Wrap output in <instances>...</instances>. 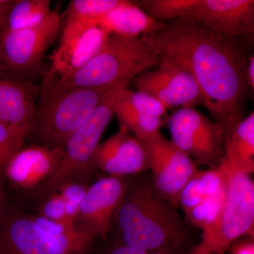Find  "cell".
Here are the masks:
<instances>
[{
	"label": "cell",
	"instance_id": "e0dca14e",
	"mask_svg": "<svg viewBox=\"0 0 254 254\" xmlns=\"http://www.w3.org/2000/svg\"><path fill=\"white\" fill-rule=\"evenodd\" d=\"M41 89L28 82L0 78V122L31 126Z\"/></svg>",
	"mask_w": 254,
	"mask_h": 254
},
{
	"label": "cell",
	"instance_id": "cb8c5ba5",
	"mask_svg": "<svg viewBox=\"0 0 254 254\" xmlns=\"http://www.w3.org/2000/svg\"><path fill=\"white\" fill-rule=\"evenodd\" d=\"M31 126H13L0 122V173L23 148Z\"/></svg>",
	"mask_w": 254,
	"mask_h": 254
},
{
	"label": "cell",
	"instance_id": "30bf717a",
	"mask_svg": "<svg viewBox=\"0 0 254 254\" xmlns=\"http://www.w3.org/2000/svg\"><path fill=\"white\" fill-rule=\"evenodd\" d=\"M144 147L153 185L173 208L180 207V196L197 170L192 159L159 131L138 140Z\"/></svg>",
	"mask_w": 254,
	"mask_h": 254
},
{
	"label": "cell",
	"instance_id": "4dcf8cb0",
	"mask_svg": "<svg viewBox=\"0 0 254 254\" xmlns=\"http://www.w3.org/2000/svg\"><path fill=\"white\" fill-rule=\"evenodd\" d=\"M5 201H6V195L0 182V212L4 210Z\"/></svg>",
	"mask_w": 254,
	"mask_h": 254
},
{
	"label": "cell",
	"instance_id": "5bb4252c",
	"mask_svg": "<svg viewBox=\"0 0 254 254\" xmlns=\"http://www.w3.org/2000/svg\"><path fill=\"white\" fill-rule=\"evenodd\" d=\"M92 168L109 175L123 177L144 173L148 158L141 142L125 128L100 143L92 159Z\"/></svg>",
	"mask_w": 254,
	"mask_h": 254
},
{
	"label": "cell",
	"instance_id": "7a4b0ae2",
	"mask_svg": "<svg viewBox=\"0 0 254 254\" xmlns=\"http://www.w3.org/2000/svg\"><path fill=\"white\" fill-rule=\"evenodd\" d=\"M175 209L148 182L127 187L117 213L123 245L150 252L178 245L184 227Z\"/></svg>",
	"mask_w": 254,
	"mask_h": 254
},
{
	"label": "cell",
	"instance_id": "ffe728a7",
	"mask_svg": "<svg viewBox=\"0 0 254 254\" xmlns=\"http://www.w3.org/2000/svg\"><path fill=\"white\" fill-rule=\"evenodd\" d=\"M50 0H15L7 17L6 29L16 30L35 26L53 10Z\"/></svg>",
	"mask_w": 254,
	"mask_h": 254
},
{
	"label": "cell",
	"instance_id": "5b68a950",
	"mask_svg": "<svg viewBox=\"0 0 254 254\" xmlns=\"http://www.w3.org/2000/svg\"><path fill=\"white\" fill-rule=\"evenodd\" d=\"M108 91L43 85L28 134L33 133L36 145L64 148L68 138L89 119Z\"/></svg>",
	"mask_w": 254,
	"mask_h": 254
},
{
	"label": "cell",
	"instance_id": "9a60e30c",
	"mask_svg": "<svg viewBox=\"0 0 254 254\" xmlns=\"http://www.w3.org/2000/svg\"><path fill=\"white\" fill-rule=\"evenodd\" d=\"M108 34L98 26L88 28L65 41L50 56V67L44 83L62 82L71 77L98 54Z\"/></svg>",
	"mask_w": 254,
	"mask_h": 254
},
{
	"label": "cell",
	"instance_id": "4316f807",
	"mask_svg": "<svg viewBox=\"0 0 254 254\" xmlns=\"http://www.w3.org/2000/svg\"><path fill=\"white\" fill-rule=\"evenodd\" d=\"M38 215L55 221H70L66 216L63 198L57 190L50 192L49 196L40 206Z\"/></svg>",
	"mask_w": 254,
	"mask_h": 254
},
{
	"label": "cell",
	"instance_id": "f546056e",
	"mask_svg": "<svg viewBox=\"0 0 254 254\" xmlns=\"http://www.w3.org/2000/svg\"><path fill=\"white\" fill-rule=\"evenodd\" d=\"M247 83L249 88H254V55L249 58L248 65H247Z\"/></svg>",
	"mask_w": 254,
	"mask_h": 254
},
{
	"label": "cell",
	"instance_id": "277c9868",
	"mask_svg": "<svg viewBox=\"0 0 254 254\" xmlns=\"http://www.w3.org/2000/svg\"><path fill=\"white\" fill-rule=\"evenodd\" d=\"M161 60L143 37L110 34L98 54L83 68L65 81L50 83L108 91L129 84L141 73L157 67Z\"/></svg>",
	"mask_w": 254,
	"mask_h": 254
},
{
	"label": "cell",
	"instance_id": "603a6c76",
	"mask_svg": "<svg viewBox=\"0 0 254 254\" xmlns=\"http://www.w3.org/2000/svg\"><path fill=\"white\" fill-rule=\"evenodd\" d=\"M115 115L118 116L120 127L125 128L141 140L158 133L162 125V119L153 115L137 113L128 110L115 109Z\"/></svg>",
	"mask_w": 254,
	"mask_h": 254
},
{
	"label": "cell",
	"instance_id": "52a82bcc",
	"mask_svg": "<svg viewBox=\"0 0 254 254\" xmlns=\"http://www.w3.org/2000/svg\"><path fill=\"white\" fill-rule=\"evenodd\" d=\"M95 237L81 230L58 236L40 226L33 216L0 213V254H83Z\"/></svg>",
	"mask_w": 254,
	"mask_h": 254
},
{
	"label": "cell",
	"instance_id": "ba28073f",
	"mask_svg": "<svg viewBox=\"0 0 254 254\" xmlns=\"http://www.w3.org/2000/svg\"><path fill=\"white\" fill-rule=\"evenodd\" d=\"M63 14L52 11L35 26L7 30L0 40V71L24 73L39 66L61 31Z\"/></svg>",
	"mask_w": 254,
	"mask_h": 254
},
{
	"label": "cell",
	"instance_id": "1f68e13d",
	"mask_svg": "<svg viewBox=\"0 0 254 254\" xmlns=\"http://www.w3.org/2000/svg\"><path fill=\"white\" fill-rule=\"evenodd\" d=\"M150 254H171V252H170V249L163 248L156 250V252H154V253Z\"/></svg>",
	"mask_w": 254,
	"mask_h": 254
},
{
	"label": "cell",
	"instance_id": "7402d4cb",
	"mask_svg": "<svg viewBox=\"0 0 254 254\" xmlns=\"http://www.w3.org/2000/svg\"><path fill=\"white\" fill-rule=\"evenodd\" d=\"M193 0H141L135 3L150 17L160 23L183 18Z\"/></svg>",
	"mask_w": 254,
	"mask_h": 254
},
{
	"label": "cell",
	"instance_id": "d4e9b609",
	"mask_svg": "<svg viewBox=\"0 0 254 254\" xmlns=\"http://www.w3.org/2000/svg\"><path fill=\"white\" fill-rule=\"evenodd\" d=\"M89 185H85L76 177L60 184L55 190L63 198L68 220L75 222L78 210Z\"/></svg>",
	"mask_w": 254,
	"mask_h": 254
},
{
	"label": "cell",
	"instance_id": "9c48e42d",
	"mask_svg": "<svg viewBox=\"0 0 254 254\" xmlns=\"http://www.w3.org/2000/svg\"><path fill=\"white\" fill-rule=\"evenodd\" d=\"M168 125L171 141L198 163L213 168L223 158V129L195 108L177 110L169 117Z\"/></svg>",
	"mask_w": 254,
	"mask_h": 254
},
{
	"label": "cell",
	"instance_id": "f1b7e54d",
	"mask_svg": "<svg viewBox=\"0 0 254 254\" xmlns=\"http://www.w3.org/2000/svg\"><path fill=\"white\" fill-rule=\"evenodd\" d=\"M232 254H254V242H242L232 244Z\"/></svg>",
	"mask_w": 254,
	"mask_h": 254
},
{
	"label": "cell",
	"instance_id": "3957f363",
	"mask_svg": "<svg viewBox=\"0 0 254 254\" xmlns=\"http://www.w3.org/2000/svg\"><path fill=\"white\" fill-rule=\"evenodd\" d=\"M223 182V203L202 229L199 244L188 254H224L242 235H254V184L230 148L217 165Z\"/></svg>",
	"mask_w": 254,
	"mask_h": 254
},
{
	"label": "cell",
	"instance_id": "7c38bea8",
	"mask_svg": "<svg viewBox=\"0 0 254 254\" xmlns=\"http://www.w3.org/2000/svg\"><path fill=\"white\" fill-rule=\"evenodd\" d=\"M183 18L242 43L253 41L254 0H193Z\"/></svg>",
	"mask_w": 254,
	"mask_h": 254
},
{
	"label": "cell",
	"instance_id": "8fae6325",
	"mask_svg": "<svg viewBox=\"0 0 254 254\" xmlns=\"http://www.w3.org/2000/svg\"><path fill=\"white\" fill-rule=\"evenodd\" d=\"M138 91L145 92L167 108L203 105L199 87L191 73L181 65L162 58L160 64L132 81Z\"/></svg>",
	"mask_w": 254,
	"mask_h": 254
},
{
	"label": "cell",
	"instance_id": "44dd1931",
	"mask_svg": "<svg viewBox=\"0 0 254 254\" xmlns=\"http://www.w3.org/2000/svg\"><path fill=\"white\" fill-rule=\"evenodd\" d=\"M114 108L153 115L160 118L167 111V108L151 95L141 91H131L128 87L122 88L117 93Z\"/></svg>",
	"mask_w": 254,
	"mask_h": 254
},
{
	"label": "cell",
	"instance_id": "484cf974",
	"mask_svg": "<svg viewBox=\"0 0 254 254\" xmlns=\"http://www.w3.org/2000/svg\"><path fill=\"white\" fill-rule=\"evenodd\" d=\"M198 171L185 185L180 193V206L187 215L206 198L198 180Z\"/></svg>",
	"mask_w": 254,
	"mask_h": 254
},
{
	"label": "cell",
	"instance_id": "ac0fdd59",
	"mask_svg": "<svg viewBox=\"0 0 254 254\" xmlns=\"http://www.w3.org/2000/svg\"><path fill=\"white\" fill-rule=\"evenodd\" d=\"M96 26L108 35L135 37L162 29L166 24L150 17L133 1L123 0L119 6L101 16Z\"/></svg>",
	"mask_w": 254,
	"mask_h": 254
},
{
	"label": "cell",
	"instance_id": "8992f818",
	"mask_svg": "<svg viewBox=\"0 0 254 254\" xmlns=\"http://www.w3.org/2000/svg\"><path fill=\"white\" fill-rule=\"evenodd\" d=\"M128 84H120L107 91L89 119L68 138L63 158L53 173L43 184L46 192L53 191L60 184L77 177L92 168V159L114 115L117 93Z\"/></svg>",
	"mask_w": 254,
	"mask_h": 254
},
{
	"label": "cell",
	"instance_id": "4fadbf2b",
	"mask_svg": "<svg viewBox=\"0 0 254 254\" xmlns=\"http://www.w3.org/2000/svg\"><path fill=\"white\" fill-rule=\"evenodd\" d=\"M128 185L120 177H103L89 185L78 210L75 225L95 238H106Z\"/></svg>",
	"mask_w": 254,
	"mask_h": 254
},
{
	"label": "cell",
	"instance_id": "6da1fadb",
	"mask_svg": "<svg viewBox=\"0 0 254 254\" xmlns=\"http://www.w3.org/2000/svg\"><path fill=\"white\" fill-rule=\"evenodd\" d=\"M142 36L161 58L181 65L193 76L208 110L229 136L243 119L248 83L245 44L179 18Z\"/></svg>",
	"mask_w": 254,
	"mask_h": 254
},
{
	"label": "cell",
	"instance_id": "83f0119b",
	"mask_svg": "<svg viewBox=\"0 0 254 254\" xmlns=\"http://www.w3.org/2000/svg\"><path fill=\"white\" fill-rule=\"evenodd\" d=\"M15 0H0V40L6 31L8 14Z\"/></svg>",
	"mask_w": 254,
	"mask_h": 254
},
{
	"label": "cell",
	"instance_id": "d6986e66",
	"mask_svg": "<svg viewBox=\"0 0 254 254\" xmlns=\"http://www.w3.org/2000/svg\"><path fill=\"white\" fill-rule=\"evenodd\" d=\"M227 145L246 173L254 171V113L242 120L229 136L225 137Z\"/></svg>",
	"mask_w": 254,
	"mask_h": 254
},
{
	"label": "cell",
	"instance_id": "d6a6232c",
	"mask_svg": "<svg viewBox=\"0 0 254 254\" xmlns=\"http://www.w3.org/2000/svg\"><path fill=\"white\" fill-rule=\"evenodd\" d=\"M0 78H4L3 77L2 75H1V72H0Z\"/></svg>",
	"mask_w": 254,
	"mask_h": 254
},
{
	"label": "cell",
	"instance_id": "2e32d148",
	"mask_svg": "<svg viewBox=\"0 0 254 254\" xmlns=\"http://www.w3.org/2000/svg\"><path fill=\"white\" fill-rule=\"evenodd\" d=\"M64 148L33 145L23 147L11 158L4 173L14 185L32 190L43 185L53 173L63 158Z\"/></svg>",
	"mask_w": 254,
	"mask_h": 254
}]
</instances>
